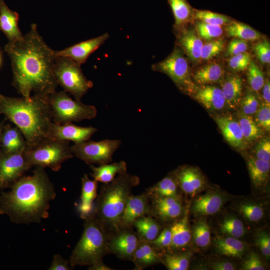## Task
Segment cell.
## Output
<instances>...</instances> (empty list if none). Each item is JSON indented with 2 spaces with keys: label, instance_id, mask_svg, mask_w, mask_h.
I'll return each instance as SVG.
<instances>
[{
  "label": "cell",
  "instance_id": "6da1fadb",
  "mask_svg": "<svg viewBox=\"0 0 270 270\" xmlns=\"http://www.w3.org/2000/svg\"><path fill=\"white\" fill-rule=\"evenodd\" d=\"M4 50L9 56L13 74L12 86L22 96L34 94L49 96L58 86L53 68L56 56L32 24L19 40L8 42Z\"/></svg>",
  "mask_w": 270,
  "mask_h": 270
},
{
  "label": "cell",
  "instance_id": "7a4b0ae2",
  "mask_svg": "<svg viewBox=\"0 0 270 270\" xmlns=\"http://www.w3.org/2000/svg\"><path fill=\"white\" fill-rule=\"evenodd\" d=\"M0 194V214L17 224L40 223L49 216L50 202L56 194L44 168L36 166L30 176H23Z\"/></svg>",
  "mask_w": 270,
  "mask_h": 270
},
{
  "label": "cell",
  "instance_id": "3957f363",
  "mask_svg": "<svg viewBox=\"0 0 270 270\" xmlns=\"http://www.w3.org/2000/svg\"><path fill=\"white\" fill-rule=\"evenodd\" d=\"M48 96L34 94L14 98L0 94V114L22 132L26 148L34 147L49 138L52 120Z\"/></svg>",
  "mask_w": 270,
  "mask_h": 270
},
{
  "label": "cell",
  "instance_id": "277c9868",
  "mask_svg": "<svg viewBox=\"0 0 270 270\" xmlns=\"http://www.w3.org/2000/svg\"><path fill=\"white\" fill-rule=\"evenodd\" d=\"M138 176L127 172L118 174L112 182L103 184L94 205L92 216L110 233L119 230L120 219Z\"/></svg>",
  "mask_w": 270,
  "mask_h": 270
},
{
  "label": "cell",
  "instance_id": "5b68a950",
  "mask_svg": "<svg viewBox=\"0 0 270 270\" xmlns=\"http://www.w3.org/2000/svg\"><path fill=\"white\" fill-rule=\"evenodd\" d=\"M84 220L82 235L69 258L72 268L94 266L110 253L108 244L111 234L93 216Z\"/></svg>",
  "mask_w": 270,
  "mask_h": 270
},
{
  "label": "cell",
  "instance_id": "8992f818",
  "mask_svg": "<svg viewBox=\"0 0 270 270\" xmlns=\"http://www.w3.org/2000/svg\"><path fill=\"white\" fill-rule=\"evenodd\" d=\"M52 122L56 124L78 122L96 118V106L73 100L65 90L54 92L48 96Z\"/></svg>",
  "mask_w": 270,
  "mask_h": 270
},
{
  "label": "cell",
  "instance_id": "52a82bcc",
  "mask_svg": "<svg viewBox=\"0 0 270 270\" xmlns=\"http://www.w3.org/2000/svg\"><path fill=\"white\" fill-rule=\"evenodd\" d=\"M24 153L32 166L48 168L54 172H58L63 162L74 157L69 142L50 138L26 148Z\"/></svg>",
  "mask_w": 270,
  "mask_h": 270
},
{
  "label": "cell",
  "instance_id": "ba28073f",
  "mask_svg": "<svg viewBox=\"0 0 270 270\" xmlns=\"http://www.w3.org/2000/svg\"><path fill=\"white\" fill-rule=\"evenodd\" d=\"M80 66L68 58L56 56L53 68L58 85L77 100H80L93 86L92 82L84 74Z\"/></svg>",
  "mask_w": 270,
  "mask_h": 270
},
{
  "label": "cell",
  "instance_id": "9c48e42d",
  "mask_svg": "<svg viewBox=\"0 0 270 270\" xmlns=\"http://www.w3.org/2000/svg\"><path fill=\"white\" fill-rule=\"evenodd\" d=\"M152 69L166 74L181 90L190 92L193 88L188 63L180 46H175L166 58L152 64Z\"/></svg>",
  "mask_w": 270,
  "mask_h": 270
},
{
  "label": "cell",
  "instance_id": "30bf717a",
  "mask_svg": "<svg viewBox=\"0 0 270 270\" xmlns=\"http://www.w3.org/2000/svg\"><path fill=\"white\" fill-rule=\"evenodd\" d=\"M119 140L106 139L100 141L86 140L74 144L70 146L75 156L88 164H102L110 163L112 156L120 148Z\"/></svg>",
  "mask_w": 270,
  "mask_h": 270
},
{
  "label": "cell",
  "instance_id": "8fae6325",
  "mask_svg": "<svg viewBox=\"0 0 270 270\" xmlns=\"http://www.w3.org/2000/svg\"><path fill=\"white\" fill-rule=\"evenodd\" d=\"M32 166L24 152L0 153V188L10 186Z\"/></svg>",
  "mask_w": 270,
  "mask_h": 270
},
{
  "label": "cell",
  "instance_id": "7c38bea8",
  "mask_svg": "<svg viewBox=\"0 0 270 270\" xmlns=\"http://www.w3.org/2000/svg\"><path fill=\"white\" fill-rule=\"evenodd\" d=\"M140 240L132 228H120L110 235L108 244L110 252L120 260L132 261Z\"/></svg>",
  "mask_w": 270,
  "mask_h": 270
},
{
  "label": "cell",
  "instance_id": "4fadbf2b",
  "mask_svg": "<svg viewBox=\"0 0 270 270\" xmlns=\"http://www.w3.org/2000/svg\"><path fill=\"white\" fill-rule=\"evenodd\" d=\"M150 196V216L162 222L175 221L182 215L180 198Z\"/></svg>",
  "mask_w": 270,
  "mask_h": 270
},
{
  "label": "cell",
  "instance_id": "5bb4252c",
  "mask_svg": "<svg viewBox=\"0 0 270 270\" xmlns=\"http://www.w3.org/2000/svg\"><path fill=\"white\" fill-rule=\"evenodd\" d=\"M172 174L180 189L186 194L196 195L207 186L205 176L196 166H182Z\"/></svg>",
  "mask_w": 270,
  "mask_h": 270
},
{
  "label": "cell",
  "instance_id": "9a60e30c",
  "mask_svg": "<svg viewBox=\"0 0 270 270\" xmlns=\"http://www.w3.org/2000/svg\"><path fill=\"white\" fill-rule=\"evenodd\" d=\"M150 196L146 190L142 194L129 198L120 219L119 229L133 227L134 222L138 218L150 216Z\"/></svg>",
  "mask_w": 270,
  "mask_h": 270
},
{
  "label": "cell",
  "instance_id": "2e32d148",
  "mask_svg": "<svg viewBox=\"0 0 270 270\" xmlns=\"http://www.w3.org/2000/svg\"><path fill=\"white\" fill-rule=\"evenodd\" d=\"M97 131L93 126H80L72 122L59 124L52 122L50 128L49 138L72 141L77 144L89 140Z\"/></svg>",
  "mask_w": 270,
  "mask_h": 270
},
{
  "label": "cell",
  "instance_id": "e0dca14e",
  "mask_svg": "<svg viewBox=\"0 0 270 270\" xmlns=\"http://www.w3.org/2000/svg\"><path fill=\"white\" fill-rule=\"evenodd\" d=\"M108 33L98 37L81 42L60 50H55L56 56L68 58L81 66L89 56L109 38Z\"/></svg>",
  "mask_w": 270,
  "mask_h": 270
},
{
  "label": "cell",
  "instance_id": "ac0fdd59",
  "mask_svg": "<svg viewBox=\"0 0 270 270\" xmlns=\"http://www.w3.org/2000/svg\"><path fill=\"white\" fill-rule=\"evenodd\" d=\"M228 199L224 194L216 190L209 191L194 200L192 212L196 216L216 214L222 208Z\"/></svg>",
  "mask_w": 270,
  "mask_h": 270
},
{
  "label": "cell",
  "instance_id": "d6986e66",
  "mask_svg": "<svg viewBox=\"0 0 270 270\" xmlns=\"http://www.w3.org/2000/svg\"><path fill=\"white\" fill-rule=\"evenodd\" d=\"M18 14L10 10L4 0H0V30L5 34L8 42L20 40L24 36L18 28Z\"/></svg>",
  "mask_w": 270,
  "mask_h": 270
},
{
  "label": "cell",
  "instance_id": "ffe728a7",
  "mask_svg": "<svg viewBox=\"0 0 270 270\" xmlns=\"http://www.w3.org/2000/svg\"><path fill=\"white\" fill-rule=\"evenodd\" d=\"M98 182L84 174L82 178V192L78 210L81 218L85 220L92 216L94 202L96 198Z\"/></svg>",
  "mask_w": 270,
  "mask_h": 270
},
{
  "label": "cell",
  "instance_id": "44dd1931",
  "mask_svg": "<svg viewBox=\"0 0 270 270\" xmlns=\"http://www.w3.org/2000/svg\"><path fill=\"white\" fill-rule=\"evenodd\" d=\"M194 98L205 108L212 111L220 110L226 105L222 89L209 84L197 89Z\"/></svg>",
  "mask_w": 270,
  "mask_h": 270
},
{
  "label": "cell",
  "instance_id": "7402d4cb",
  "mask_svg": "<svg viewBox=\"0 0 270 270\" xmlns=\"http://www.w3.org/2000/svg\"><path fill=\"white\" fill-rule=\"evenodd\" d=\"M215 120L227 142L234 148L242 149L246 142L238 122L231 116H220Z\"/></svg>",
  "mask_w": 270,
  "mask_h": 270
},
{
  "label": "cell",
  "instance_id": "603a6c76",
  "mask_svg": "<svg viewBox=\"0 0 270 270\" xmlns=\"http://www.w3.org/2000/svg\"><path fill=\"white\" fill-rule=\"evenodd\" d=\"M26 147V139L18 128L4 124L1 135V152L4 154L22 152Z\"/></svg>",
  "mask_w": 270,
  "mask_h": 270
},
{
  "label": "cell",
  "instance_id": "cb8c5ba5",
  "mask_svg": "<svg viewBox=\"0 0 270 270\" xmlns=\"http://www.w3.org/2000/svg\"><path fill=\"white\" fill-rule=\"evenodd\" d=\"M156 250L150 242L140 239L132 260L135 269L143 270L154 264L163 262Z\"/></svg>",
  "mask_w": 270,
  "mask_h": 270
},
{
  "label": "cell",
  "instance_id": "d4e9b609",
  "mask_svg": "<svg viewBox=\"0 0 270 270\" xmlns=\"http://www.w3.org/2000/svg\"><path fill=\"white\" fill-rule=\"evenodd\" d=\"M177 39L178 44L191 61L196 62L200 59L204 44L194 30L187 29L180 31Z\"/></svg>",
  "mask_w": 270,
  "mask_h": 270
},
{
  "label": "cell",
  "instance_id": "484cf974",
  "mask_svg": "<svg viewBox=\"0 0 270 270\" xmlns=\"http://www.w3.org/2000/svg\"><path fill=\"white\" fill-rule=\"evenodd\" d=\"M213 244L218 253L232 258H242L248 248L245 242L231 236H216Z\"/></svg>",
  "mask_w": 270,
  "mask_h": 270
},
{
  "label": "cell",
  "instance_id": "4316f807",
  "mask_svg": "<svg viewBox=\"0 0 270 270\" xmlns=\"http://www.w3.org/2000/svg\"><path fill=\"white\" fill-rule=\"evenodd\" d=\"M91 176L98 182L106 184L112 182L118 174L127 172V164L121 160L118 162L105 164L98 166L90 164Z\"/></svg>",
  "mask_w": 270,
  "mask_h": 270
},
{
  "label": "cell",
  "instance_id": "83f0119b",
  "mask_svg": "<svg viewBox=\"0 0 270 270\" xmlns=\"http://www.w3.org/2000/svg\"><path fill=\"white\" fill-rule=\"evenodd\" d=\"M248 168L253 186L261 188L268 183L270 171V162L251 156L247 162Z\"/></svg>",
  "mask_w": 270,
  "mask_h": 270
},
{
  "label": "cell",
  "instance_id": "f1b7e54d",
  "mask_svg": "<svg viewBox=\"0 0 270 270\" xmlns=\"http://www.w3.org/2000/svg\"><path fill=\"white\" fill-rule=\"evenodd\" d=\"M170 228L172 233L171 248L178 250L189 244L192 234L187 214L174 222Z\"/></svg>",
  "mask_w": 270,
  "mask_h": 270
},
{
  "label": "cell",
  "instance_id": "f546056e",
  "mask_svg": "<svg viewBox=\"0 0 270 270\" xmlns=\"http://www.w3.org/2000/svg\"><path fill=\"white\" fill-rule=\"evenodd\" d=\"M242 81L240 76L236 75L228 76L222 88L226 105L231 108L238 106L242 99Z\"/></svg>",
  "mask_w": 270,
  "mask_h": 270
},
{
  "label": "cell",
  "instance_id": "4dcf8cb0",
  "mask_svg": "<svg viewBox=\"0 0 270 270\" xmlns=\"http://www.w3.org/2000/svg\"><path fill=\"white\" fill-rule=\"evenodd\" d=\"M223 75L224 70L220 64L210 63L198 68L192 77L196 84L204 86L218 82Z\"/></svg>",
  "mask_w": 270,
  "mask_h": 270
},
{
  "label": "cell",
  "instance_id": "1f68e13d",
  "mask_svg": "<svg viewBox=\"0 0 270 270\" xmlns=\"http://www.w3.org/2000/svg\"><path fill=\"white\" fill-rule=\"evenodd\" d=\"M133 226L136 228L140 238L148 242L154 240L161 229L158 222L150 216L138 218L134 222Z\"/></svg>",
  "mask_w": 270,
  "mask_h": 270
},
{
  "label": "cell",
  "instance_id": "d6a6232c",
  "mask_svg": "<svg viewBox=\"0 0 270 270\" xmlns=\"http://www.w3.org/2000/svg\"><path fill=\"white\" fill-rule=\"evenodd\" d=\"M180 188L172 174H168L153 186L146 190L150 196L180 198Z\"/></svg>",
  "mask_w": 270,
  "mask_h": 270
},
{
  "label": "cell",
  "instance_id": "836d02e7",
  "mask_svg": "<svg viewBox=\"0 0 270 270\" xmlns=\"http://www.w3.org/2000/svg\"><path fill=\"white\" fill-rule=\"evenodd\" d=\"M172 10L175 26L180 28L191 18L192 9L188 0H167Z\"/></svg>",
  "mask_w": 270,
  "mask_h": 270
},
{
  "label": "cell",
  "instance_id": "e575fe53",
  "mask_svg": "<svg viewBox=\"0 0 270 270\" xmlns=\"http://www.w3.org/2000/svg\"><path fill=\"white\" fill-rule=\"evenodd\" d=\"M238 122L246 142H254L261 138L262 130L256 124L252 116L240 112Z\"/></svg>",
  "mask_w": 270,
  "mask_h": 270
},
{
  "label": "cell",
  "instance_id": "d590c367",
  "mask_svg": "<svg viewBox=\"0 0 270 270\" xmlns=\"http://www.w3.org/2000/svg\"><path fill=\"white\" fill-rule=\"evenodd\" d=\"M227 34L244 40H255L260 37V34L244 24L234 22L230 23L225 28Z\"/></svg>",
  "mask_w": 270,
  "mask_h": 270
},
{
  "label": "cell",
  "instance_id": "8d00e7d4",
  "mask_svg": "<svg viewBox=\"0 0 270 270\" xmlns=\"http://www.w3.org/2000/svg\"><path fill=\"white\" fill-rule=\"evenodd\" d=\"M222 233L229 236L239 238L246 233V228L242 222L233 216L224 218L220 224Z\"/></svg>",
  "mask_w": 270,
  "mask_h": 270
},
{
  "label": "cell",
  "instance_id": "74e56055",
  "mask_svg": "<svg viewBox=\"0 0 270 270\" xmlns=\"http://www.w3.org/2000/svg\"><path fill=\"white\" fill-rule=\"evenodd\" d=\"M194 244L200 248L208 246L210 242V228L204 220H200L194 225L192 230Z\"/></svg>",
  "mask_w": 270,
  "mask_h": 270
},
{
  "label": "cell",
  "instance_id": "f35d334b",
  "mask_svg": "<svg viewBox=\"0 0 270 270\" xmlns=\"http://www.w3.org/2000/svg\"><path fill=\"white\" fill-rule=\"evenodd\" d=\"M191 256L190 253L166 254L163 263L169 270H186Z\"/></svg>",
  "mask_w": 270,
  "mask_h": 270
},
{
  "label": "cell",
  "instance_id": "ab89813d",
  "mask_svg": "<svg viewBox=\"0 0 270 270\" xmlns=\"http://www.w3.org/2000/svg\"><path fill=\"white\" fill-rule=\"evenodd\" d=\"M240 213L248 221L257 222L264 216L263 208L260 204L252 202H244L238 207Z\"/></svg>",
  "mask_w": 270,
  "mask_h": 270
},
{
  "label": "cell",
  "instance_id": "60d3db41",
  "mask_svg": "<svg viewBox=\"0 0 270 270\" xmlns=\"http://www.w3.org/2000/svg\"><path fill=\"white\" fill-rule=\"evenodd\" d=\"M194 16L200 22L220 26L230 22V18L225 15L206 10H194Z\"/></svg>",
  "mask_w": 270,
  "mask_h": 270
},
{
  "label": "cell",
  "instance_id": "b9f144b4",
  "mask_svg": "<svg viewBox=\"0 0 270 270\" xmlns=\"http://www.w3.org/2000/svg\"><path fill=\"white\" fill-rule=\"evenodd\" d=\"M248 68V82L253 90L258 92L262 89L265 82L264 74L253 61L250 62Z\"/></svg>",
  "mask_w": 270,
  "mask_h": 270
},
{
  "label": "cell",
  "instance_id": "7bdbcfd3",
  "mask_svg": "<svg viewBox=\"0 0 270 270\" xmlns=\"http://www.w3.org/2000/svg\"><path fill=\"white\" fill-rule=\"evenodd\" d=\"M240 104V112L250 116L254 114L260 106L256 95L250 92H248L241 99Z\"/></svg>",
  "mask_w": 270,
  "mask_h": 270
},
{
  "label": "cell",
  "instance_id": "ee69618b",
  "mask_svg": "<svg viewBox=\"0 0 270 270\" xmlns=\"http://www.w3.org/2000/svg\"><path fill=\"white\" fill-rule=\"evenodd\" d=\"M196 26L198 36L206 40L218 38L222 34V28L220 26L210 24L200 21Z\"/></svg>",
  "mask_w": 270,
  "mask_h": 270
},
{
  "label": "cell",
  "instance_id": "f6af8a7d",
  "mask_svg": "<svg viewBox=\"0 0 270 270\" xmlns=\"http://www.w3.org/2000/svg\"><path fill=\"white\" fill-rule=\"evenodd\" d=\"M224 41L222 39L212 40L203 44L200 59L208 60L220 53L224 48Z\"/></svg>",
  "mask_w": 270,
  "mask_h": 270
},
{
  "label": "cell",
  "instance_id": "bcb514c9",
  "mask_svg": "<svg viewBox=\"0 0 270 270\" xmlns=\"http://www.w3.org/2000/svg\"><path fill=\"white\" fill-rule=\"evenodd\" d=\"M254 122L262 129L270 130V106L262 103L254 114Z\"/></svg>",
  "mask_w": 270,
  "mask_h": 270
},
{
  "label": "cell",
  "instance_id": "7dc6e473",
  "mask_svg": "<svg viewBox=\"0 0 270 270\" xmlns=\"http://www.w3.org/2000/svg\"><path fill=\"white\" fill-rule=\"evenodd\" d=\"M251 61L250 54L244 52L232 56L229 60L228 64L232 70L240 72L248 68Z\"/></svg>",
  "mask_w": 270,
  "mask_h": 270
},
{
  "label": "cell",
  "instance_id": "c3c4849f",
  "mask_svg": "<svg viewBox=\"0 0 270 270\" xmlns=\"http://www.w3.org/2000/svg\"><path fill=\"white\" fill-rule=\"evenodd\" d=\"M256 244L264 257L269 259L270 256V236L264 230H259L256 236Z\"/></svg>",
  "mask_w": 270,
  "mask_h": 270
},
{
  "label": "cell",
  "instance_id": "681fc988",
  "mask_svg": "<svg viewBox=\"0 0 270 270\" xmlns=\"http://www.w3.org/2000/svg\"><path fill=\"white\" fill-rule=\"evenodd\" d=\"M254 152L256 158L270 162V140L268 137L262 138L256 144Z\"/></svg>",
  "mask_w": 270,
  "mask_h": 270
},
{
  "label": "cell",
  "instance_id": "f907efd6",
  "mask_svg": "<svg viewBox=\"0 0 270 270\" xmlns=\"http://www.w3.org/2000/svg\"><path fill=\"white\" fill-rule=\"evenodd\" d=\"M150 242L157 249L170 248L172 233L170 227H166L154 240Z\"/></svg>",
  "mask_w": 270,
  "mask_h": 270
},
{
  "label": "cell",
  "instance_id": "816d5d0a",
  "mask_svg": "<svg viewBox=\"0 0 270 270\" xmlns=\"http://www.w3.org/2000/svg\"><path fill=\"white\" fill-rule=\"evenodd\" d=\"M241 269L243 270H264L266 268L259 256L256 253L252 252L244 261Z\"/></svg>",
  "mask_w": 270,
  "mask_h": 270
},
{
  "label": "cell",
  "instance_id": "f5cc1de1",
  "mask_svg": "<svg viewBox=\"0 0 270 270\" xmlns=\"http://www.w3.org/2000/svg\"><path fill=\"white\" fill-rule=\"evenodd\" d=\"M255 54L262 64H270V42L264 40L257 43L254 48Z\"/></svg>",
  "mask_w": 270,
  "mask_h": 270
},
{
  "label": "cell",
  "instance_id": "db71d44e",
  "mask_svg": "<svg viewBox=\"0 0 270 270\" xmlns=\"http://www.w3.org/2000/svg\"><path fill=\"white\" fill-rule=\"evenodd\" d=\"M248 44L246 40L236 38L230 41L226 51V55L234 56L246 52Z\"/></svg>",
  "mask_w": 270,
  "mask_h": 270
},
{
  "label": "cell",
  "instance_id": "11a10c76",
  "mask_svg": "<svg viewBox=\"0 0 270 270\" xmlns=\"http://www.w3.org/2000/svg\"><path fill=\"white\" fill-rule=\"evenodd\" d=\"M69 261L59 254H55L48 270H70L72 268Z\"/></svg>",
  "mask_w": 270,
  "mask_h": 270
},
{
  "label": "cell",
  "instance_id": "9f6ffc18",
  "mask_svg": "<svg viewBox=\"0 0 270 270\" xmlns=\"http://www.w3.org/2000/svg\"><path fill=\"white\" fill-rule=\"evenodd\" d=\"M210 266L214 270H234L236 269L232 263L226 261L214 262H212Z\"/></svg>",
  "mask_w": 270,
  "mask_h": 270
},
{
  "label": "cell",
  "instance_id": "6f0895ef",
  "mask_svg": "<svg viewBox=\"0 0 270 270\" xmlns=\"http://www.w3.org/2000/svg\"><path fill=\"white\" fill-rule=\"evenodd\" d=\"M262 89V98L264 100L263 103L268 106H270V83L268 80L266 79L265 80Z\"/></svg>",
  "mask_w": 270,
  "mask_h": 270
},
{
  "label": "cell",
  "instance_id": "680465c9",
  "mask_svg": "<svg viewBox=\"0 0 270 270\" xmlns=\"http://www.w3.org/2000/svg\"><path fill=\"white\" fill-rule=\"evenodd\" d=\"M88 270H113L110 267L106 265L103 262H100L94 266H90Z\"/></svg>",
  "mask_w": 270,
  "mask_h": 270
},
{
  "label": "cell",
  "instance_id": "91938a15",
  "mask_svg": "<svg viewBox=\"0 0 270 270\" xmlns=\"http://www.w3.org/2000/svg\"><path fill=\"white\" fill-rule=\"evenodd\" d=\"M4 122H0V153L1 152L0 143H1V135L2 130L4 128Z\"/></svg>",
  "mask_w": 270,
  "mask_h": 270
},
{
  "label": "cell",
  "instance_id": "94428289",
  "mask_svg": "<svg viewBox=\"0 0 270 270\" xmlns=\"http://www.w3.org/2000/svg\"><path fill=\"white\" fill-rule=\"evenodd\" d=\"M2 58L1 53L0 52V66L2 64Z\"/></svg>",
  "mask_w": 270,
  "mask_h": 270
}]
</instances>
